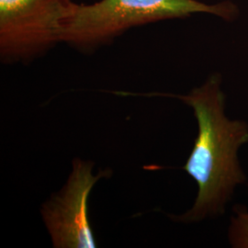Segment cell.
Masks as SVG:
<instances>
[{
  "mask_svg": "<svg viewBox=\"0 0 248 248\" xmlns=\"http://www.w3.org/2000/svg\"><path fill=\"white\" fill-rule=\"evenodd\" d=\"M222 78L212 75L202 86L187 95H166L179 98L191 107L199 132L183 169L199 187L195 203L181 215L170 218L177 222H198L221 216L237 185L247 181L237 152L248 142V124L225 115Z\"/></svg>",
  "mask_w": 248,
  "mask_h": 248,
  "instance_id": "6da1fadb",
  "label": "cell"
},
{
  "mask_svg": "<svg viewBox=\"0 0 248 248\" xmlns=\"http://www.w3.org/2000/svg\"><path fill=\"white\" fill-rule=\"evenodd\" d=\"M197 13L232 20L239 10L231 1L217 4L199 0H99L93 4L71 1L62 19L60 43L91 51L134 27Z\"/></svg>",
  "mask_w": 248,
  "mask_h": 248,
  "instance_id": "7a4b0ae2",
  "label": "cell"
},
{
  "mask_svg": "<svg viewBox=\"0 0 248 248\" xmlns=\"http://www.w3.org/2000/svg\"><path fill=\"white\" fill-rule=\"evenodd\" d=\"M71 1L0 0L2 61H28L59 44L62 19Z\"/></svg>",
  "mask_w": 248,
  "mask_h": 248,
  "instance_id": "3957f363",
  "label": "cell"
},
{
  "mask_svg": "<svg viewBox=\"0 0 248 248\" xmlns=\"http://www.w3.org/2000/svg\"><path fill=\"white\" fill-rule=\"evenodd\" d=\"M94 164L76 159L65 185L43 204L41 213L56 248H95L97 242L89 217V198L92 188L109 170L93 174Z\"/></svg>",
  "mask_w": 248,
  "mask_h": 248,
  "instance_id": "277c9868",
  "label": "cell"
},
{
  "mask_svg": "<svg viewBox=\"0 0 248 248\" xmlns=\"http://www.w3.org/2000/svg\"><path fill=\"white\" fill-rule=\"evenodd\" d=\"M235 216L231 218L229 241L232 248H248V211L243 205L233 208Z\"/></svg>",
  "mask_w": 248,
  "mask_h": 248,
  "instance_id": "5b68a950",
  "label": "cell"
}]
</instances>
